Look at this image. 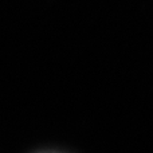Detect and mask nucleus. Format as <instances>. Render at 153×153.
Listing matches in <instances>:
<instances>
[{
  "label": "nucleus",
  "mask_w": 153,
  "mask_h": 153,
  "mask_svg": "<svg viewBox=\"0 0 153 153\" xmlns=\"http://www.w3.org/2000/svg\"><path fill=\"white\" fill-rule=\"evenodd\" d=\"M38 153H63V152H56V151H42V152H38Z\"/></svg>",
  "instance_id": "obj_1"
}]
</instances>
